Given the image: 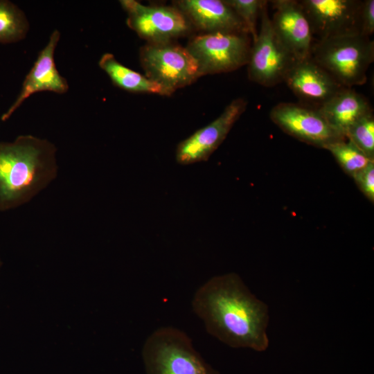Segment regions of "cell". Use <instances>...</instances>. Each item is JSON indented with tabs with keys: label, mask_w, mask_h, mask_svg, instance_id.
I'll return each mask as SVG.
<instances>
[{
	"label": "cell",
	"mask_w": 374,
	"mask_h": 374,
	"mask_svg": "<svg viewBox=\"0 0 374 374\" xmlns=\"http://www.w3.org/2000/svg\"><path fill=\"white\" fill-rule=\"evenodd\" d=\"M318 109L328 123L344 137L351 125L373 112L368 100L348 87L342 88Z\"/></svg>",
	"instance_id": "2e32d148"
},
{
	"label": "cell",
	"mask_w": 374,
	"mask_h": 374,
	"mask_svg": "<svg viewBox=\"0 0 374 374\" xmlns=\"http://www.w3.org/2000/svg\"><path fill=\"white\" fill-rule=\"evenodd\" d=\"M145 76L173 93L201 76L198 64L186 47L168 42L148 43L140 50Z\"/></svg>",
	"instance_id": "8992f818"
},
{
	"label": "cell",
	"mask_w": 374,
	"mask_h": 374,
	"mask_svg": "<svg viewBox=\"0 0 374 374\" xmlns=\"http://www.w3.org/2000/svg\"><path fill=\"white\" fill-rule=\"evenodd\" d=\"M235 12L251 35L253 42L258 35L257 20L260 10L266 2L264 0H224Z\"/></svg>",
	"instance_id": "44dd1931"
},
{
	"label": "cell",
	"mask_w": 374,
	"mask_h": 374,
	"mask_svg": "<svg viewBox=\"0 0 374 374\" xmlns=\"http://www.w3.org/2000/svg\"><path fill=\"white\" fill-rule=\"evenodd\" d=\"M55 153L52 143L33 135L0 142V210L28 202L55 178Z\"/></svg>",
	"instance_id": "7a4b0ae2"
},
{
	"label": "cell",
	"mask_w": 374,
	"mask_h": 374,
	"mask_svg": "<svg viewBox=\"0 0 374 374\" xmlns=\"http://www.w3.org/2000/svg\"><path fill=\"white\" fill-rule=\"evenodd\" d=\"M98 65L115 86L127 91L161 96H170L173 93L145 75L124 66L112 53H104L98 61Z\"/></svg>",
	"instance_id": "e0dca14e"
},
{
	"label": "cell",
	"mask_w": 374,
	"mask_h": 374,
	"mask_svg": "<svg viewBox=\"0 0 374 374\" xmlns=\"http://www.w3.org/2000/svg\"><path fill=\"white\" fill-rule=\"evenodd\" d=\"M249 35L244 33H204L193 37L186 48L197 61L200 75L230 72L247 64Z\"/></svg>",
	"instance_id": "5b68a950"
},
{
	"label": "cell",
	"mask_w": 374,
	"mask_h": 374,
	"mask_svg": "<svg viewBox=\"0 0 374 374\" xmlns=\"http://www.w3.org/2000/svg\"><path fill=\"white\" fill-rule=\"evenodd\" d=\"M176 5L190 24L205 33L249 34L241 19L224 0H180Z\"/></svg>",
	"instance_id": "9a60e30c"
},
{
	"label": "cell",
	"mask_w": 374,
	"mask_h": 374,
	"mask_svg": "<svg viewBox=\"0 0 374 374\" xmlns=\"http://www.w3.org/2000/svg\"><path fill=\"white\" fill-rule=\"evenodd\" d=\"M28 19L16 4L0 0V44H6L24 39L29 30Z\"/></svg>",
	"instance_id": "ac0fdd59"
},
{
	"label": "cell",
	"mask_w": 374,
	"mask_h": 374,
	"mask_svg": "<svg viewBox=\"0 0 374 374\" xmlns=\"http://www.w3.org/2000/svg\"><path fill=\"white\" fill-rule=\"evenodd\" d=\"M1 265H2V262H1V258H0V267H1Z\"/></svg>",
	"instance_id": "cb8c5ba5"
},
{
	"label": "cell",
	"mask_w": 374,
	"mask_h": 374,
	"mask_svg": "<svg viewBox=\"0 0 374 374\" xmlns=\"http://www.w3.org/2000/svg\"><path fill=\"white\" fill-rule=\"evenodd\" d=\"M360 35L370 37L374 32V1H362L360 11Z\"/></svg>",
	"instance_id": "603a6c76"
},
{
	"label": "cell",
	"mask_w": 374,
	"mask_h": 374,
	"mask_svg": "<svg viewBox=\"0 0 374 374\" xmlns=\"http://www.w3.org/2000/svg\"><path fill=\"white\" fill-rule=\"evenodd\" d=\"M353 177L361 191L371 201L374 200V160L355 173Z\"/></svg>",
	"instance_id": "7402d4cb"
},
{
	"label": "cell",
	"mask_w": 374,
	"mask_h": 374,
	"mask_svg": "<svg viewBox=\"0 0 374 374\" xmlns=\"http://www.w3.org/2000/svg\"><path fill=\"white\" fill-rule=\"evenodd\" d=\"M127 24L148 43H163L184 36L191 24L177 8L147 6L134 0H121Z\"/></svg>",
	"instance_id": "ba28073f"
},
{
	"label": "cell",
	"mask_w": 374,
	"mask_h": 374,
	"mask_svg": "<svg viewBox=\"0 0 374 374\" xmlns=\"http://www.w3.org/2000/svg\"><path fill=\"white\" fill-rule=\"evenodd\" d=\"M269 116L287 134L319 148L346 139L328 123L317 107L308 105L280 103L271 109Z\"/></svg>",
	"instance_id": "9c48e42d"
},
{
	"label": "cell",
	"mask_w": 374,
	"mask_h": 374,
	"mask_svg": "<svg viewBox=\"0 0 374 374\" xmlns=\"http://www.w3.org/2000/svg\"><path fill=\"white\" fill-rule=\"evenodd\" d=\"M260 10V28L251 48L248 76L251 81L269 87L283 82L296 60L285 47L274 30L267 3Z\"/></svg>",
	"instance_id": "52a82bcc"
},
{
	"label": "cell",
	"mask_w": 374,
	"mask_h": 374,
	"mask_svg": "<svg viewBox=\"0 0 374 374\" xmlns=\"http://www.w3.org/2000/svg\"><path fill=\"white\" fill-rule=\"evenodd\" d=\"M325 149L330 152L341 168L352 177L374 160L366 157L347 139L332 143Z\"/></svg>",
	"instance_id": "d6986e66"
},
{
	"label": "cell",
	"mask_w": 374,
	"mask_h": 374,
	"mask_svg": "<svg viewBox=\"0 0 374 374\" xmlns=\"http://www.w3.org/2000/svg\"><path fill=\"white\" fill-rule=\"evenodd\" d=\"M283 82L299 98L317 108L345 87L311 57L296 60Z\"/></svg>",
	"instance_id": "5bb4252c"
},
{
	"label": "cell",
	"mask_w": 374,
	"mask_h": 374,
	"mask_svg": "<svg viewBox=\"0 0 374 374\" xmlns=\"http://www.w3.org/2000/svg\"><path fill=\"white\" fill-rule=\"evenodd\" d=\"M346 138L366 157L374 158V117L373 112L363 116L348 129Z\"/></svg>",
	"instance_id": "ffe728a7"
},
{
	"label": "cell",
	"mask_w": 374,
	"mask_h": 374,
	"mask_svg": "<svg viewBox=\"0 0 374 374\" xmlns=\"http://www.w3.org/2000/svg\"><path fill=\"white\" fill-rule=\"evenodd\" d=\"M60 39V33L54 30L48 43L39 53L33 66L26 75L19 93L8 110L1 116L7 121L22 103L34 93L51 91L64 94L69 89L67 80L61 75L55 62V51Z\"/></svg>",
	"instance_id": "7c38bea8"
},
{
	"label": "cell",
	"mask_w": 374,
	"mask_h": 374,
	"mask_svg": "<svg viewBox=\"0 0 374 374\" xmlns=\"http://www.w3.org/2000/svg\"><path fill=\"white\" fill-rule=\"evenodd\" d=\"M191 305L207 332L222 343L258 352L267 349L268 307L238 274L213 276L196 290Z\"/></svg>",
	"instance_id": "6da1fadb"
},
{
	"label": "cell",
	"mask_w": 374,
	"mask_h": 374,
	"mask_svg": "<svg viewBox=\"0 0 374 374\" xmlns=\"http://www.w3.org/2000/svg\"><path fill=\"white\" fill-rule=\"evenodd\" d=\"M142 357L146 374H220L194 348L184 331L163 326L144 342Z\"/></svg>",
	"instance_id": "277c9868"
},
{
	"label": "cell",
	"mask_w": 374,
	"mask_h": 374,
	"mask_svg": "<svg viewBox=\"0 0 374 374\" xmlns=\"http://www.w3.org/2000/svg\"><path fill=\"white\" fill-rule=\"evenodd\" d=\"M247 105L244 98L234 99L217 118L181 141L176 149L177 162L186 166L207 161L226 139Z\"/></svg>",
	"instance_id": "30bf717a"
},
{
	"label": "cell",
	"mask_w": 374,
	"mask_h": 374,
	"mask_svg": "<svg viewBox=\"0 0 374 374\" xmlns=\"http://www.w3.org/2000/svg\"><path fill=\"white\" fill-rule=\"evenodd\" d=\"M317 39L360 34L359 0H302L299 1Z\"/></svg>",
	"instance_id": "8fae6325"
},
{
	"label": "cell",
	"mask_w": 374,
	"mask_h": 374,
	"mask_svg": "<svg viewBox=\"0 0 374 374\" xmlns=\"http://www.w3.org/2000/svg\"><path fill=\"white\" fill-rule=\"evenodd\" d=\"M271 2L274 10L271 24L280 41L296 60L310 57L314 35L299 1Z\"/></svg>",
	"instance_id": "4fadbf2b"
},
{
	"label": "cell",
	"mask_w": 374,
	"mask_h": 374,
	"mask_svg": "<svg viewBox=\"0 0 374 374\" xmlns=\"http://www.w3.org/2000/svg\"><path fill=\"white\" fill-rule=\"evenodd\" d=\"M311 58L343 87L364 84L374 60V42L360 34L346 35L314 42Z\"/></svg>",
	"instance_id": "3957f363"
}]
</instances>
